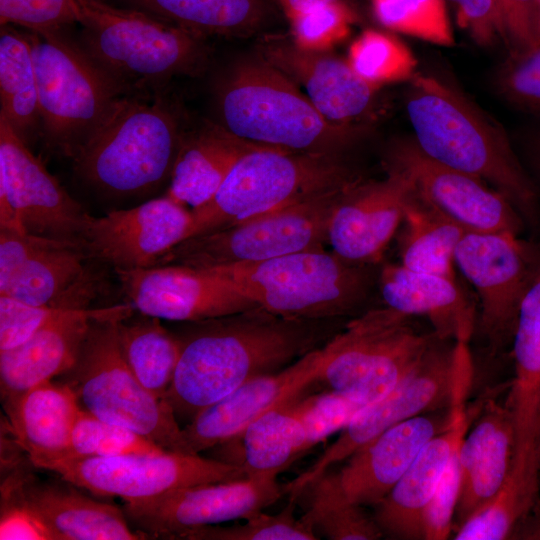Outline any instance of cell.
<instances>
[{
    "mask_svg": "<svg viewBox=\"0 0 540 540\" xmlns=\"http://www.w3.org/2000/svg\"><path fill=\"white\" fill-rule=\"evenodd\" d=\"M296 500L277 514L262 511L229 526L211 525L184 533L182 540H315L314 530L302 519L295 517Z\"/></svg>",
    "mask_w": 540,
    "mask_h": 540,
    "instance_id": "41",
    "label": "cell"
},
{
    "mask_svg": "<svg viewBox=\"0 0 540 540\" xmlns=\"http://www.w3.org/2000/svg\"><path fill=\"white\" fill-rule=\"evenodd\" d=\"M336 319H293L262 307L185 322L176 334L180 355L164 399L191 421L247 381L282 370L321 348Z\"/></svg>",
    "mask_w": 540,
    "mask_h": 540,
    "instance_id": "1",
    "label": "cell"
},
{
    "mask_svg": "<svg viewBox=\"0 0 540 540\" xmlns=\"http://www.w3.org/2000/svg\"><path fill=\"white\" fill-rule=\"evenodd\" d=\"M0 190L26 233L82 242L91 215L0 115Z\"/></svg>",
    "mask_w": 540,
    "mask_h": 540,
    "instance_id": "18",
    "label": "cell"
},
{
    "mask_svg": "<svg viewBox=\"0 0 540 540\" xmlns=\"http://www.w3.org/2000/svg\"><path fill=\"white\" fill-rule=\"evenodd\" d=\"M539 450H540V436H539Z\"/></svg>",
    "mask_w": 540,
    "mask_h": 540,
    "instance_id": "56",
    "label": "cell"
},
{
    "mask_svg": "<svg viewBox=\"0 0 540 540\" xmlns=\"http://www.w3.org/2000/svg\"><path fill=\"white\" fill-rule=\"evenodd\" d=\"M538 2V17H539V21H538V38H539V45H540V0H537Z\"/></svg>",
    "mask_w": 540,
    "mask_h": 540,
    "instance_id": "55",
    "label": "cell"
},
{
    "mask_svg": "<svg viewBox=\"0 0 540 540\" xmlns=\"http://www.w3.org/2000/svg\"><path fill=\"white\" fill-rule=\"evenodd\" d=\"M384 166L403 176L426 201L469 232L519 235L524 219L512 203L486 182L443 165L423 153L413 138L394 141Z\"/></svg>",
    "mask_w": 540,
    "mask_h": 540,
    "instance_id": "16",
    "label": "cell"
},
{
    "mask_svg": "<svg viewBox=\"0 0 540 540\" xmlns=\"http://www.w3.org/2000/svg\"><path fill=\"white\" fill-rule=\"evenodd\" d=\"M191 210L165 195L136 207L91 216L82 242L95 260L115 270L156 266L174 246L187 239Z\"/></svg>",
    "mask_w": 540,
    "mask_h": 540,
    "instance_id": "20",
    "label": "cell"
},
{
    "mask_svg": "<svg viewBox=\"0 0 540 540\" xmlns=\"http://www.w3.org/2000/svg\"><path fill=\"white\" fill-rule=\"evenodd\" d=\"M462 442V441H461ZM444 470L425 515L424 539L443 540L453 530L454 515L460 493V444Z\"/></svg>",
    "mask_w": 540,
    "mask_h": 540,
    "instance_id": "49",
    "label": "cell"
},
{
    "mask_svg": "<svg viewBox=\"0 0 540 540\" xmlns=\"http://www.w3.org/2000/svg\"><path fill=\"white\" fill-rule=\"evenodd\" d=\"M81 242L54 239L0 287V295L60 309H87L103 289V277Z\"/></svg>",
    "mask_w": 540,
    "mask_h": 540,
    "instance_id": "28",
    "label": "cell"
},
{
    "mask_svg": "<svg viewBox=\"0 0 540 540\" xmlns=\"http://www.w3.org/2000/svg\"><path fill=\"white\" fill-rule=\"evenodd\" d=\"M164 21L207 38L246 37L273 14L271 0H122Z\"/></svg>",
    "mask_w": 540,
    "mask_h": 540,
    "instance_id": "33",
    "label": "cell"
},
{
    "mask_svg": "<svg viewBox=\"0 0 540 540\" xmlns=\"http://www.w3.org/2000/svg\"><path fill=\"white\" fill-rule=\"evenodd\" d=\"M186 128L166 86L131 93L74 156V170L109 195L150 193L170 179Z\"/></svg>",
    "mask_w": 540,
    "mask_h": 540,
    "instance_id": "4",
    "label": "cell"
},
{
    "mask_svg": "<svg viewBox=\"0 0 540 540\" xmlns=\"http://www.w3.org/2000/svg\"><path fill=\"white\" fill-rule=\"evenodd\" d=\"M377 21L384 27L441 45L454 44L445 0H371Z\"/></svg>",
    "mask_w": 540,
    "mask_h": 540,
    "instance_id": "40",
    "label": "cell"
},
{
    "mask_svg": "<svg viewBox=\"0 0 540 540\" xmlns=\"http://www.w3.org/2000/svg\"><path fill=\"white\" fill-rule=\"evenodd\" d=\"M36 74L41 134L73 159L131 93L66 29L28 32Z\"/></svg>",
    "mask_w": 540,
    "mask_h": 540,
    "instance_id": "6",
    "label": "cell"
},
{
    "mask_svg": "<svg viewBox=\"0 0 540 540\" xmlns=\"http://www.w3.org/2000/svg\"><path fill=\"white\" fill-rule=\"evenodd\" d=\"M91 494L124 502L154 498L204 483L247 477L244 467L201 454L171 450L115 457L67 456L41 465Z\"/></svg>",
    "mask_w": 540,
    "mask_h": 540,
    "instance_id": "13",
    "label": "cell"
},
{
    "mask_svg": "<svg viewBox=\"0 0 540 540\" xmlns=\"http://www.w3.org/2000/svg\"><path fill=\"white\" fill-rule=\"evenodd\" d=\"M515 447L510 408L506 402L489 399L460 444L461 485L453 527L479 512L499 493L512 468Z\"/></svg>",
    "mask_w": 540,
    "mask_h": 540,
    "instance_id": "27",
    "label": "cell"
},
{
    "mask_svg": "<svg viewBox=\"0 0 540 540\" xmlns=\"http://www.w3.org/2000/svg\"><path fill=\"white\" fill-rule=\"evenodd\" d=\"M286 400L251 422L238 437L242 440L240 463L250 478H273L308 451L304 426L296 401Z\"/></svg>",
    "mask_w": 540,
    "mask_h": 540,
    "instance_id": "35",
    "label": "cell"
},
{
    "mask_svg": "<svg viewBox=\"0 0 540 540\" xmlns=\"http://www.w3.org/2000/svg\"><path fill=\"white\" fill-rule=\"evenodd\" d=\"M437 337L384 306L349 321L324 346L316 383L366 405L386 395L420 362Z\"/></svg>",
    "mask_w": 540,
    "mask_h": 540,
    "instance_id": "10",
    "label": "cell"
},
{
    "mask_svg": "<svg viewBox=\"0 0 540 540\" xmlns=\"http://www.w3.org/2000/svg\"><path fill=\"white\" fill-rule=\"evenodd\" d=\"M0 102L2 115L28 143L41 131V115L28 33L12 25L0 29Z\"/></svg>",
    "mask_w": 540,
    "mask_h": 540,
    "instance_id": "36",
    "label": "cell"
},
{
    "mask_svg": "<svg viewBox=\"0 0 540 540\" xmlns=\"http://www.w3.org/2000/svg\"><path fill=\"white\" fill-rule=\"evenodd\" d=\"M358 179L301 202L189 237L168 251L157 265L211 269L323 248L338 202Z\"/></svg>",
    "mask_w": 540,
    "mask_h": 540,
    "instance_id": "11",
    "label": "cell"
},
{
    "mask_svg": "<svg viewBox=\"0 0 540 540\" xmlns=\"http://www.w3.org/2000/svg\"><path fill=\"white\" fill-rule=\"evenodd\" d=\"M347 61L360 78L379 89L410 81L417 73L411 50L397 37L374 29L363 31L352 42Z\"/></svg>",
    "mask_w": 540,
    "mask_h": 540,
    "instance_id": "39",
    "label": "cell"
},
{
    "mask_svg": "<svg viewBox=\"0 0 540 540\" xmlns=\"http://www.w3.org/2000/svg\"><path fill=\"white\" fill-rule=\"evenodd\" d=\"M524 153L530 169L540 183V131L532 132L526 137Z\"/></svg>",
    "mask_w": 540,
    "mask_h": 540,
    "instance_id": "53",
    "label": "cell"
},
{
    "mask_svg": "<svg viewBox=\"0 0 540 540\" xmlns=\"http://www.w3.org/2000/svg\"><path fill=\"white\" fill-rule=\"evenodd\" d=\"M406 111L419 149L502 193L532 227L540 224V192L498 123L443 80L416 73Z\"/></svg>",
    "mask_w": 540,
    "mask_h": 540,
    "instance_id": "2",
    "label": "cell"
},
{
    "mask_svg": "<svg viewBox=\"0 0 540 540\" xmlns=\"http://www.w3.org/2000/svg\"><path fill=\"white\" fill-rule=\"evenodd\" d=\"M457 24L482 46L502 40V29L496 0H448Z\"/></svg>",
    "mask_w": 540,
    "mask_h": 540,
    "instance_id": "52",
    "label": "cell"
},
{
    "mask_svg": "<svg viewBox=\"0 0 540 540\" xmlns=\"http://www.w3.org/2000/svg\"><path fill=\"white\" fill-rule=\"evenodd\" d=\"M1 540H57L43 518L14 492L1 491Z\"/></svg>",
    "mask_w": 540,
    "mask_h": 540,
    "instance_id": "51",
    "label": "cell"
},
{
    "mask_svg": "<svg viewBox=\"0 0 540 540\" xmlns=\"http://www.w3.org/2000/svg\"><path fill=\"white\" fill-rule=\"evenodd\" d=\"M284 12L286 18H289L297 13L311 9L315 6L339 1V0H274Z\"/></svg>",
    "mask_w": 540,
    "mask_h": 540,
    "instance_id": "54",
    "label": "cell"
},
{
    "mask_svg": "<svg viewBox=\"0 0 540 540\" xmlns=\"http://www.w3.org/2000/svg\"><path fill=\"white\" fill-rule=\"evenodd\" d=\"M216 122L233 135L291 152L343 154L368 124L325 119L298 86L258 53L234 60L213 85Z\"/></svg>",
    "mask_w": 540,
    "mask_h": 540,
    "instance_id": "3",
    "label": "cell"
},
{
    "mask_svg": "<svg viewBox=\"0 0 540 540\" xmlns=\"http://www.w3.org/2000/svg\"><path fill=\"white\" fill-rule=\"evenodd\" d=\"M83 27L79 42L132 92L165 87L176 76H198L208 67L206 38L139 9L102 0H68Z\"/></svg>",
    "mask_w": 540,
    "mask_h": 540,
    "instance_id": "5",
    "label": "cell"
},
{
    "mask_svg": "<svg viewBox=\"0 0 540 540\" xmlns=\"http://www.w3.org/2000/svg\"><path fill=\"white\" fill-rule=\"evenodd\" d=\"M367 405L338 391L300 396L296 412L304 426L308 450L341 432Z\"/></svg>",
    "mask_w": 540,
    "mask_h": 540,
    "instance_id": "44",
    "label": "cell"
},
{
    "mask_svg": "<svg viewBox=\"0 0 540 540\" xmlns=\"http://www.w3.org/2000/svg\"><path fill=\"white\" fill-rule=\"evenodd\" d=\"M131 303L70 309L21 345L0 352L2 403L53 381L75 363L90 325L97 320H123L133 315Z\"/></svg>",
    "mask_w": 540,
    "mask_h": 540,
    "instance_id": "25",
    "label": "cell"
},
{
    "mask_svg": "<svg viewBox=\"0 0 540 540\" xmlns=\"http://www.w3.org/2000/svg\"><path fill=\"white\" fill-rule=\"evenodd\" d=\"M386 173L380 181H355L331 216L328 242L348 262L377 263L402 223L411 185L398 173Z\"/></svg>",
    "mask_w": 540,
    "mask_h": 540,
    "instance_id": "24",
    "label": "cell"
},
{
    "mask_svg": "<svg viewBox=\"0 0 540 540\" xmlns=\"http://www.w3.org/2000/svg\"><path fill=\"white\" fill-rule=\"evenodd\" d=\"M115 272L134 309L158 319L193 322L259 307L207 269L164 264Z\"/></svg>",
    "mask_w": 540,
    "mask_h": 540,
    "instance_id": "19",
    "label": "cell"
},
{
    "mask_svg": "<svg viewBox=\"0 0 540 540\" xmlns=\"http://www.w3.org/2000/svg\"><path fill=\"white\" fill-rule=\"evenodd\" d=\"M284 494L273 478H250L204 483L160 496L125 502L130 524L149 537L180 539L193 529L246 519L273 505Z\"/></svg>",
    "mask_w": 540,
    "mask_h": 540,
    "instance_id": "17",
    "label": "cell"
},
{
    "mask_svg": "<svg viewBox=\"0 0 540 540\" xmlns=\"http://www.w3.org/2000/svg\"><path fill=\"white\" fill-rule=\"evenodd\" d=\"M443 409L393 426L352 453L337 472L323 473L305 489L311 491L310 507L377 505L425 444L449 425L450 408L447 412Z\"/></svg>",
    "mask_w": 540,
    "mask_h": 540,
    "instance_id": "15",
    "label": "cell"
},
{
    "mask_svg": "<svg viewBox=\"0 0 540 540\" xmlns=\"http://www.w3.org/2000/svg\"><path fill=\"white\" fill-rule=\"evenodd\" d=\"M540 477L510 471L495 498L456 527V540H502L511 538L519 523L535 507Z\"/></svg>",
    "mask_w": 540,
    "mask_h": 540,
    "instance_id": "38",
    "label": "cell"
},
{
    "mask_svg": "<svg viewBox=\"0 0 540 540\" xmlns=\"http://www.w3.org/2000/svg\"><path fill=\"white\" fill-rule=\"evenodd\" d=\"M119 321L91 323L63 382L97 418L127 427L165 450L193 454L173 409L146 389L128 366L119 343Z\"/></svg>",
    "mask_w": 540,
    "mask_h": 540,
    "instance_id": "9",
    "label": "cell"
},
{
    "mask_svg": "<svg viewBox=\"0 0 540 540\" xmlns=\"http://www.w3.org/2000/svg\"><path fill=\"white\" fill-rule=\"evenodd\" d=\"M436 338L417 366L376 402L363 408L320 457L283 485L297 500L318 477L393 426L451 405L456 383L455 343Z\"/></svg>",
    "mask_w": 540,
    "mask_h": 540,
    "instance_id": "12",
    "label": "cell"
},
{
    "mask_svg": "<svg viewBox=\"0 0 540 540\" xmlns=\"http://www.w3.org/2000/svg\"><path fill=\"white\" fill-rule=\"evenodd\" d=\"M471 376L459 374L450 406L449 425L430 439L390 492L375 505L374 519L383 534L424 539L425 515L441 476L469 428L464 400Z\"/></svg>",
    "mask_w": 540,
    "mask_h": 540,
    "instance_id": "23",
    "label": "cell"
},
{
    "mask_svg": "<svg viewBox=\"0 0 540 540\" xmlns=\"http://www.w3.org/2000/svg\"><path fill=\"white\" fill-rule=\"evenodd\" d=\"M379 288L385 306L410 317H426L441 340L469 344L477 313L455 277L387 264L381 269Z\"/></svg>",
    "mask_w": 540,
    "mask_h": 540,
    "instance_id": "29",
    "label": "cell"
},
{
    "mask_svg": "<svg viewBox=\"0 0 540 540\" xmlns=\"http://www.w3.org/2000/svg\"><path fill=\"white\" fill-rule=\"evenodd\" d=\"M67 310L0 295V352L21 345Z\"/></svg>",
    "mask_w": 540,
    "mask_h": 540,
    "instance_id": "48",
    "label": "cell"
},
{
    "mask_svg": "<svg viewBox=\"0 0 540 540\" xmlns=\"http://www.w3.org/2000/svg\"><path fill=\"white\" fill-rule=\"evenodd\" d=\"M495 83L498 92L511 104L540 117V45L509 54Z\"/></svg>",
    "mask_w": 540,
    "mask_h": 540,
    "instance_id": "45",
    "label": "cell"
},
{
    "mask_svg": "<svg viewBox=\"0 0 540 540\" xmlns=\"http://www.w3.org/2000/svg\"><path fill=\"white\" fill-rule=\"evenodd\" d=\"M360 178L343 154L262 148L242 156L216 194L192 209L189 237L292 205Z\"/></svg>",
    "mask_w": 540,
    "mask_h": 540,
    "instance_id": "7",
    "label": "cell"
},
{
    "mask_svg": "<svg viewBox=\"0 0 540 540\" xmlns=\"http://www.w3.org/2000/svg\"><path fill=\"white\" fill-rule=\"evenodd\" d=\"M301 519L331 540H377L384 535L374 517L352 503L309 507Z\"/></svg>",
    "mask_w": 540,
    "mask_h": 540,
    "instance_id": "46",
    "label": "cell"
},
{
    "mask_svg": "<svg viewBox=\"0 0 540 540\" xmlns=\"http://www.w3.org/2000/svg\"><path fill=\"white\" fill-rule=\"evenodd\" d=\"M76 22L68 0H0V24L38 34L67 29Z\"/></svg>",
    "mask_w": 540,
    "mask_h": 540,
    "instance_id": "47",
    "label": "cell"
},
{
    "mask_svg": "<svg viewBox=\"0 0 540 540\" xmlns=\"http://www.w3.org/2000/svg\"><path fill=\"white\" fill-rule=\"evenodd\" d=\"M3 408L14 440L34 467L70 455L82 407L69 385L42 383L4 402Z\"/></svg>",
    "mask_w": 540,
    "mask_h": 540,
    "instance_id": "30",
    "label": "cell"
},
{
    "mask_svg": "<svg viewBox=\"0 0 540 540\" xmlns=\"http://www.w3.org/2000/svg\"><path fill=\"white\" fill-rule=\"evenodd\" d=\"M256 53L303 87L310 102L328 121L367 124L375 115L379 88L360 78L347 59L330 50H304L292 40L269 37L257 45Z\"/></svg>",
    "mask_w": 540,
    "mask_h": 540,
    "instance_id": "21",
    "label": "cell"
},
{
    "mask_svg": "<svg viewBox=\"0 0 540 540\" xmlns=\"http://www.w3.org/2000/svg\"><path fill=\"white\" fill-rule=\"evenodd\" d=\"M512 339L514 376L505 402L513 414L516 450L530 451L540 436V263L521 300Z\"/></svg>",
    "mask_w": 540,
    "mask_h": 540,
    "instance_id": "32",
    "label": "cell"
},
{
    "mask_svg": "<svg viewBox=\"0 0 540 540\" xmlns=\"http://www.w3.org/2000/svg\"><path fill=\"white\" fill-rule=\"evenodd\" d=\"M322 363L321 347L280 371L247 381L207 406L182 428L190 451L201 454L238 438L267 410L303 394L316 383Z\"/></svg>",
    "mask_w": 540,
    "mask_h": 540,
    "instance_id": "22",
    "label": "cell"
},
{
    "mask_svg": "<svg viewBox=\"0 0 540 540\" xmlns=\"http://www.w3.org/2000/svg\"><path fill=\"white\" fill-rule=\"evenodd\" d=\"M232 282L258 306L293 319H337L356 310L373 286L371 265L324 248L257 263L207 269Z\"/></svg>",
    "mask_w": 540,
    "mask_h": 540,
    "instance_id": "8",
    "label": "cell"
},
{
    "mask_svg": "<svg viewBox=\"0 0 540 540\" xmlns=\"http://www.w3.org/2000/svg\"><path fill=\"white\" fill-rule=\"evenodd\" d=\"M455 265L475 289L477 325L496 350L512 338L523 295L540 263V246L508 232H466Z\"/></svg>",
    "mask_w": 540,
    "mask_h": 540,
    "instance_id": "14",
    "label": "cell"
},
{
    "mask_svg": "<svg viewBox=\"0 0 540 540\" xmlns=\"http://www.w3.org/2000/svg\"><path fill=\"white\" fill-rule=\"evenodd\" d=\"M291 40L304 50L329 51L344 40L357 16L344 1L315 6L289 18Z\"/></svg>",
    "mask_w": 540,
    "mask_h": 540,
    "instance_id": "43",
    "label": "cell"
},
{
    "mask_svg": "<svg viewBox=\"0 0 540 540\" xmlns=\"http://www.w3.org/2000/svg\"><path fill=\"white\" fill-rule=\"evenodd\" d=\"M1 491L14 492L48 524L57 540H142L146 533L132 528L123 509L96 500L64 480L41 481L17 469L2 482Z\"/></svg>",
    "mask_w": 540,
    "mask_h": 540,
    "instance_id": "26",
    "label": "cell"
},
{
    "mask_svg": "<svg viewBox=\"0 0 540 540\" xmlns=\"http://www.w3.org/2000/svg\"><path fill=\"white\" fill-rule=\"evenodd\" d=\"M262 148L272 147L243 140L214 121L186 128L165 195L191 210L198 208L216 194L242 156Z\"/></svg>",
    "mask_w": 540,
    "mask_h": 540,
    "instance_id": "31",
    "label": "cell"
},
{
    "mask_svg": "<svg viewBox=\"0 0 540 540\" xmlns=\"http://www.w3.org/2000/svg\"><path fill=\"white\" fill-rule=\"evenodd\" d=\"M162 450L165 449L135 431L99 419L82 408L75 423L69 456L115 457Z\"/></svg>",
    "mask_w": 540,
    "mask_h": 540,
    "instance_id": "42",
    "label": "cell"
},
{
    "mask_svg": "<svg viewBox=\"0 0 540 540\" xmlns=\"http://www.w3.org/2000/svg\"><path fill=\"white\" fill-rule=\"evenodd\" d=\"M502 41L509 54L521 53L539 45L537 0H496Z\"/></svg>",
    "mask_w": 540,
    "mask_h": 540,
    "instance_id": "50",
    "label": "cell"
},
{
    "mask_svg": "<svg viewBox=\"0 0 540 540\" xmlns=\"http://www.w3.org/2000/svg\"><path fill=\"white\" fill-rule=\"evenodd\" d=\"M132 316L117 324L123 356L140 383L164 399L178 363L179 339L158 318Z\"/></svg>",
    "mask_w": 540,
    "mask_h": 540,
    "instance_id": "37",
    "label": "cell"
},
{
    "mask_svg": "<svg viewBox=\"0 0 540 540\" xmlns=\"http://www.w3.org/2000/svg\"><path fill=\"white\" fill-rule=\"evenodd\" d=\"M402 223L400 264L414 271L455 277V251L468 231L421 197L412 186L404 204Z\"/></svg>",
    "mask_w": 540,
    "mask_h": 540,
    "instance_id": "34",
    "label": "cell"
}]
</instances>
